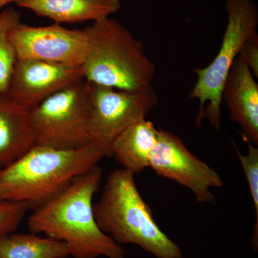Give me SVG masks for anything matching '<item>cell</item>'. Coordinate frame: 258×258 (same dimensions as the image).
<instances>
[{
  "label": "cell",
  "instance_id": "1",
  "mask_svg": "<svg viewBox=\"0 0 258 258\" xmlns=\"http://www.w3.org/2000/svg\"><path fill=\"white\" fill-rule=\"evenodd\" d=\"M102 177L103 169L98 165L75 178L34 210L28 220L30 232L66 242L74 258H125L124 249L102 231L95 217L93 197Z\"/></svg>",
  "mask_w": 258,
  "mask_h": 258
},
{
  "label": "cell",
  "instance_id": "2",
  "mask_svg": "<svg viewBox=\"0 0 258 258\" xmlns=\"http://www.w3.org/2000/svg\"><path fill=\"white\" fill-rule=\"evenodd\" d=\"M106 157L104 149L93 142L72 150L35 144L0 169V201L26 203L35 210Z\"/></svg>",
  "mask_w": 258,
  "mask_h": 258
},
{
  "label": "cell",
  "instance_id": "3",
  "mask_svg": "<svg viewBox=\"0 0 258 258\" xmlns=\"http://www.w3.org/2000/svg\"><path fill=\"white\" fill-rule=\"evenodd\" d=\"M134 176L123 168L110 173L93 205L100 228L120 245L138 246L156 258H184L179 244L158 225Z\"/></svg>",
  "mask_w": 258,
  "mask_h": 258
},
{
  "label": "cell",
  "instance_id": "4",
  "mask_svg": "<svg viewBox=\"0 0 258 258\" xmlns=\"http://www.w3.org/2000/svg\"><path fill=\"white\" fill-rule=\"evenodd\" d=\"M88 47L82 64L88 82L137 91L152 86L156 66L144 45L119 22L108 18L85 28Z\"/></svg>",
  "mask_w": 258,
  "mask_h": 258
},
{
  "label": "cell",
  "instance_id": "5",
  "mask_svg": "<svg viewBox=\"0 0 258 258\" xmlns=\"http://www.w3.org/2000/svg\"><path fill=\"white\" fill-rule=\"evenodd\" d=\"M227 23L220 50L207 67L195 69L197 81L190 99L200 103L196 124L208 118L215 131L220 128L222 94L234 61L244 42L257 32L258 9L254 0H225Z\"/></svg>",
  "mask_w": 258,
  "mask_h": 258
},
{
  "label": "cell",
  "instance_id": "6",
  "mask_svg": "<svg viewBox=\"0 0 258 258\" xmlns=\"http://www.w3.org/2000/svg\"><path fill=\"white\" fill-rule=\"evenodd\" d=\"M88 90L87 81L81 80L29 111L35 144L72 150L92 143L88 132Z\"/></svg>",
  "mask_w": 258,
  "mask_h": 258
},
{
  "label": "cell",
  "instance_id": "7",
  "mask_svg": "<svg viewBox=\"0 0 258 258\" xmlns=\"http://www.w3.org/2000/svg\"><path fill=\"white\" fill-rule=\"evenodd\" d=\"M88 83L90 137L104 149L107 157H111L115 139L131 125L147 119L157 106V93L152 85L139 91H127Z\"/></svg>",
  "mask_w": 258,
  "mask_h": 258
},
{
  "label": "cell",
  "instance_id": "8",
  "mask_svg": "<svg viewBox=\"0 0 258 258\" xmlns=\"http://www.w3.org/2000/svg\"><path fill=\"white\" fill-rule=\"evenodd\" d=\"M149 167L161 177L187 188L199 203H215L216 198L212 189L223 185L215 169L191 154L179 137L162 129L158 130Z\"/></svg>",
  "mask_w": 258,
  "mask_h": 258
},
{
  "label": "cell",
  "instance_id": "9",
  "mask_svg": "<svg viewBox=\"0 0 258 258\" xmlns=\"http://www.w3.org/2000/svg\"><path fill=\"white\" fill-rule=\"evenodd\" d=\"M17 60H37L81 66L88 47L86 30H71L61 24L34 27L20 23L10 31Z\"/></svg>",
  "mask_w": 258,
  "mask_h": 258
},
{
  "label": "cell",
  "instance_id": "10",
  "mask_svg": "<svg viewBox=\"0 0 258 258\" xmlns=\"http://www.w3.org/2000/svg\"><path fill=\"white\" fill-rule=\"evenodd\" d=\"M82 79V66L17 60L6 94L30 111L49 96Z\"/></svg>",
  "mask_w": 258,
  "mask_h": 258
},
{
  "label": "cell",
  "instance_id": "11",
  "mask_svg": "<svg viewBox=\"0 0 258 258\" xmlns=\"http://www.w3.org/2000/svg\"><path fill=\"white\" fill-rule=\"evenodd\" d=\"M222 99L230 111V119L241 128L247 143L258 144V84L240 55L235 59L222 90Z\"/></svg>",
  "mask_w": 258,
  "mask_h": 258
},
{
  "label": "cell",
  "instance_id": "12",
  "mask_svg": "<svg viewBox=\"0 0 258 258\" xmlns=\"http://www.w3.org/2000/svg\"><path fill=\"white\" fill-rule=\"evenodd\" d=\"M16 5L58 24L95 23L121 8L120 0H20Z\"/></svg>",
  "mask_w": 258,
  "mask_h": 258
},
{
  "label": "cell",
  "instance_id": "13",
  "mask_svg": "<svg viewBox=\"0 0 258 258\" xmlns=\"http://www.w3.org/2000/svg\"><path fill=\"white\" fill-rule=\"evenodd\" d=\"M35 145L29 111L7 94H0V169Z\"/></svg>",
  "mask_w": 258,
  "mask_h": 258
},
{
  "label": "cell",
  "instance_id": "14",
  "mask_svg": "<svg viewBox=\"0 0 258 258\" xmlns=\"http://www.w3.org/2000/svg\"><path fill=\"white\" fill-rule=\"evenodd\" d=\"M158 130L152 121L140 120L123 131L113 141L111 157L134 174L149 167L151 154L158 138Z\"/></svg>",
  "mask_w": 258,
  "mask_h": 258
},
{
  "label": "cell",
  "instance_id": "15",
  "mask_svg": "<svg viewBox=\"0 0 258 258\" xmlns=\"http://www.w3.org/2000/svg\"><path fill=\"white\" fill-rule=\"evenodd\" d=\"M71 249L66 242L37 234L0 235V258H67Z\"/></svg>",
  "mask_w": 258,
  "mask_h": 258
},
{
  "label": "cell",
  "instance_id": "16",
  "mask_svg": "<svg viewBox=\"0 0 258 258\" xmlns=\"http://www.w3.org/2000/svg\"><path fill=\"white\" fill-rule=\"evenodd\" d=\"M21 23L19 12L8 8L0 13V94H6L17 61L16 52L10 41V31Z\"/></svg>",
  "mask_w": 258,
  "mask_h": 258
},
{
  "label": "cell",
  "instance_id": "17",
  "mask_svg": "<svg viewBox=\"0 0 258 258\" xmlns=\"http://www.w3.org/2000/svg\"><path fill=\"white\" fill-rule=\"evenodd\" d=\"M248 147L247 154H242L238 148L235 147L237 157L240 160L244 176L247 180L249 192L253 203L254 221L253 234H252V247L255 252L258 248V148L257 146L247 143Z\"/></svg>",
  "mask_w": 258,
  "mask_h": 258
},
{
  "label": "cell",
  "instance_id": "18",
  "mask_svg": "<svg viewBox=\"0 0 258 258\" xmlns=\"http://www.w3.org/2000/svg\"><path fill=\"white\" fill-rule=\"evenodd\" d=\"M29 209L26 203L0 201V235L16 230Z\"/></svg>",
  "mask_w": 258,
  "mask_h": 258
},
{
  "label": "cell",
  "instance_id": "19",
  "mask_svg": "<svg viewBox=\"0 0 258 258\" xmlns=\"http://www.w3.org/2000/svg\"><path fill=\"white\" fill-rule=\"evenodd\" d=\"M256 79L258 78V34L251 35L244 42L240 55Z\"/></svg>",
  "mask_w": 258,
  "mask_h": 258
},
{
  "label": "cell",
  "instance_id": "20",
  "mask_svg": "<svg viewBox=\"0 0 258 258\" xmlns=\"http://www.w3.org/2000/svg\"><path fill=\"white\" fill-rule=\"evenodd\" d=\"M20 0H0V10L3 9L7 5L15 3L16 4Z\"/></svg>",
  "mask_w": 258,
  "mask_h": 258
}]
</instances>
